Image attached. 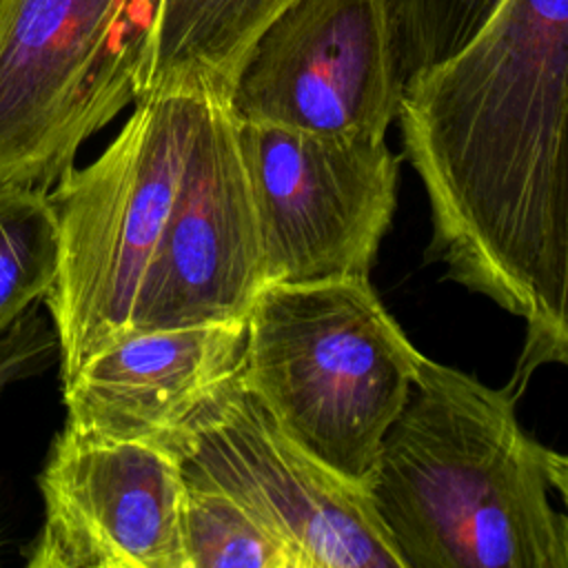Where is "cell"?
Returning <instances> with one entry per match:
<instances>
[{"instance_id": "6da1fadb", "label": "cell", "mask_w": 568, "mask_h": 568, "mask_svg": "<svg viewBox=\"0 0 568 568\" xmlns=\"http://www.w3.org/2000/svg\"><path fill=\"white\" fill-rule=\"evenodd\" d=\"M568 0H504L399 95L404 153L430 206L428 262L526 324L506 388L568 362Z\"/></svg>"}, {"instance_id": "5bb4252c", "label": "cell", "mask_w": 568, "mask_h": 568, "mask_svg": "<svg viewBox=\"0 0 568 568\" xmlns=\"http://www.w3.org/2000/svg\"><path fill=\"white\" fill-rule=\"evenodd\" d=\"M58 264V229L47 191L0 184V337L38 300Z\"/></svg>"}, {"instance_id": "2e32d148", "label": "cell", "mask_w": 568, "mask_h": 568, "mask_svg": "<svg viewBox=\"0 0 568 568\" xmlns=\"http://www.w3.org/2000/svg\"><path fill=\"white\" fill-rule=\"evenodd\" d=\"M16 368V364H13V359H7L4 364H0V384L9 377V373Z\"/></svg>"}, {"instance_id": "9c48e42d", "label": "cell", "mask_w": 568, "mask_h": 568, "mask_svg": "<svg viewBox=\"0 0 568 568\" xmlns=\"http://www.w3.org/2000/svg\"><path fill=\"white\" fill-rule=\"evenodd\" d=\"M264 286L262 240L237 118L211 100L151 262L131 331L244 320Z\"/></svg>"}, {"instance_id": "7c38bea8", "label": "cell", "mask_w": 568, "mask_h": 568, "mask_svg": "<svg viewBox=\"0 0 568 568\" xmlns=\"http://www.w3.org/2000/svg\"><path fill=\"white\" fill-rule=\"evenodd\" d=\"M291 2L160 0L135 98L186 91L231 102L253 42Z\"/></svg>"}, {"instance_id": "5b68a950", "label": "cell", "mask_w": 568, "mask_h": 568, "mask_svg": "<svg viewBox=\"0 0 568 568\" xmlns=\"http://www.w3.org/2000/svg\"><path fill=\"white\" fill-rule=\"evenodd\" d=\"M160 0H0V184L49 191L135 100Z\"/></svg>"}, {"instance_id": "30bf717a", "label": "cell", "mask_w": 568, "mask_h": 568, "mask_svg": "<svg viewBox=\"0 0 568 568\" xmlns=\"http://www.w3.org/2000/svg\"><path fill=\"white\" fill-rule=\"evenodd\" d=\"M38 486L44 517L29 568H186L184 479L162 448L64 426Z\"/></svg>"}, {"instance_id": "4fadbf2b", "label": "cell", "mask_w": 568, "mask_h": 568, "mask_svg": "<svg viewBox=\"0 0 568 568\" xmlns=\"http://www.w3.org/2000/svg\"><path fill=\"white\" fill-rule=\"evenodd\" d=\"M182 544L186 568H300L273 528L211 486L184 484Z\"/></svg>"}, {"instance_id": "7a4b0ae2", "label": "cell", "mask_w": 568, "mask_h": 568, "mask_svg": "<svg viewBox=\"0 0 568 568\" xmlns=\"http://www.w3.org/2000/svg\"><path fill=\"white\" fill-rule=\"evenodd\" d=\"M515 404L424 355L368 486L404 568H568V459Z\"/></svg>"}, {"instance_id": "8992f818", "label": "cell", "mask_w": 568, "mask_h": 568, "mask_svg": "<svg viewBox=\"0 0 568 568\" xmlns=\"http://www.w3.org/2000/svg\"><path fill=\"white\" fill-rule=\"evenodd\" d=\"M169 455L184 484L217 488L253 510L300 568H404L371 493L297 446L240 373L202 404Z\"/></svg>"}, {"instance_id": "277c9868", "label": "cell", "mask_w": 568, "mask_h": 568, "mask_svg": "<svg viewBox=\"0 0 568 568\" xmlns=\"http://www.w3.org/2000/svg\"><path fill=\"white\" fill-rule=\"evenodd\" d=\"M211 100L186 91L135 98L111 144L91 164L69 166L47 191L58 264L44 302L62 379L98 348L131 333L140 282Z\"/></svg>"}, {"instance_id": "52a82bcc", "label": "cell", "mask_w": 568, "mask_h": 568, "mask_svg": "<svg viewBox=\"0 0 568 568\" xmlns=\"http://www.w3.org/2000/svg\"><path fill=\"white\" fill-rule=\"evenodd\" d=\"M237 140L264 286L368 275L397 204L399 160L386 142L240 118Z\"/></svg>"}, {"instance_id": "9a60e30c", "label": "cell", "mask_w": 568, "mask_h": 568, "mask_svg": "<svg viewBox=\"0 0 568 568\" xmlns=\"http://www.w3.org/2000/svg\"><path fill=\"white\" fill-rule=\"evenodd\" d=\"M504 0H388L404 82L459 51Z\"/></svg>"}, {"instance_id": "8fae6325", "label": "cell", "mask_w": 568, "mask_h": 568, "mask_svg": "<svg viewBox=\"0 0 568 568\" xmlns=\"http://www.w3.org/2000/svg\"><path fill=\"white\" fill-rule=\"evenodd\" d=\"M244 320L131 331L62 379L64 426L169 453L202 404L240 373Z\"/></svg>"}, {"instance_id": "3957f363", "label": "cell", "mask_w": 568, "mask_h": 568, "mask_svg": "<svg viewBox=\"0 0 568 568\" xmlns=\"http://www.w3.org/2000/svg\"><path fill=\"white\" fill-rule=\"evenodd\" d=\"M422 359L368 275L280 282L244 317L240 379L297 446L368 490Z\"/></svg>"}, {"instance_id": "ba28073f", "label": "cell", "mask_w": 568, "mask_h": 568, "mask_svg": "<svg viewBox=\"0 0 568 568\" xmlns=\"http://www.w3.org/2000/svg\"><path fill=\"white\" fill-rule=\"evenodd\" d=\"M402 87L388 0H295L253 42L229 104L248 122L384 140Z\"/></svg>"}]
</instances>
